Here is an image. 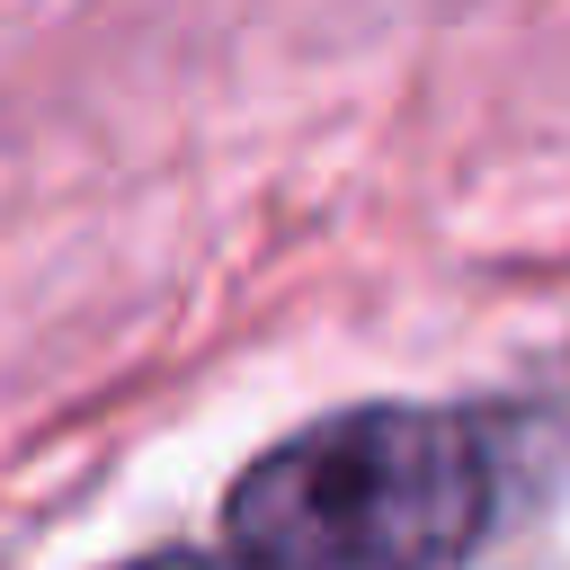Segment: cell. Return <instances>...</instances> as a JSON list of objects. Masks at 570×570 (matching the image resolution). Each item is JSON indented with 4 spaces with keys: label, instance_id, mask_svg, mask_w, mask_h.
I'll return each mask as SVG.
<instances>
[{
    "label": "cell",
    "instance_id": "obj_1",
    "mask_svg": "<svg viewBox=\"0 0 570 570\" xmlns=\"http://www.w3.org/2000/svg\"><path fill=\"white\" fill-rule=\"evenodd\" d=\"M490 445L445 410H347L232 490V543L249 570H463L490 534Z\"/></svg>",
    "mask_w": 570,
    "mask_h": 570
},
{
    "label": "cell",
    "instance_id": "obj_2",
    "mask_svg": "<svg viewBox=\"0 0 570 570\" xmlns=\"http://www.w3.org/2000/svg\"><path fill=\"white\" fill-rule=\"evenodd\" d=\"M134 570H223V561H134Z\"/></svg>",
    "mask_w": 570,
    "mask_h": 570
}]
</instances>
